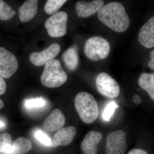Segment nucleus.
<instances>
[{
    "mask_svg": "<svg viewBox=\"0 0 154 154\" xmlns=\"http://www.w3.org/2000/svg\"><path fill=\"white\" fill-rule=\"evenodd\" d=\"M4 78L0 74V96L5 94L7 90V85Z\"/></svg>",
    "mask_w": 154,
    "mask_h": 154,
    "instance_id": "25",
    "label": "nucleus"
},
{
    "mask_svg": "<svg viewBox=\"0 0 154 154\" xmlns=\"http://www.w3.org/2000/svg\"><path fill=\"white\" fill-rule=\"evenodd\" d=\"M38 1H25L19 9V19L22 22H27L33 19L37 14Z\"/></svg>",
    "mask_w": 154,
    "mask_h": 154,
    "instance_id": "15",
    "label": "nucleus"
},
{
    "mask_svg": "<svg viewBox=\"0 0 154 154\" xmlns=\"http://www.w3.org/2000/svg\"><path fill=\"white\" fill-rule=\"evenodd\" d=\"M138 84L154 101V75L143 73L139 79Z\"/></svg>",
    "mask_w": 154,
    "mask_h": 154,
    "instance_id": "18",
    "label": "nucleus"
},
{
    "mask_svg": "<svg viewBox=\"0 0 154 154\" xmlns=\"http://www.w3.org/2000/svg\"><path fill=\"white\" fill-rule=\"evenodd\" d=\"M66 2V0H48L45 5L44 11L49 15L54 14Z\"/></svg>",
    "mask_w": 154,
    "mask_h": 154,
    "instance_id": "20",
    "label": "nucleus"
},
{
    "mask_svg": "<svg viewBox=\"0 0 154 154\" xmlns=\"http://www.w3.org/2000/svg\"><path fill=\"white\" fill-rule=\"evenodd\" d=\"M67 79V75L62 69L60 62L57 59H52L45 65L40 81L42 84L47 88H56L63 85Z\"/></svg>",
    "mask_w": 154,
    "mask_h": 154,
    "instance_id": "3",
    "label": "nucleus"
},
{
    "mask_svg": "<svg viewBox=\"0 0 154 154\" xmlns=\"http://www.w3.org/2000/svg\"><path fill=\"white\" fill-rule=\"evenodd\" d=\"M102 138L101 133L90 131L86 135L81 143V149L85 154H97L98 146Z\"/></svg>",
    "mask_w": 154,
    "mask_h": 154,
    "instance_id": "12",
    "label": "nucleus"
},
{
    "mask_svg": "<svg viewBox=\"0 0 154 154\" xmlns=\"http://www.w3.org/2000/svg\"><path fill=\"white\" fill-rule=\"evenodd\" d=\"M99 20L111 30L122 33L129 28L130 20L120 3L112 2L104 5L98 14Z\"/></svg>",
    "mask_w": 154,
    "mask_h": 154,
    "instance_id": "1",
    "label": "nucleus"
},
{
    "mask_svg": "<svg viewBox=\"0 0 154 154\" xmlns=\"http://www.w3.org/2000/svg\"><path fill=\"white\" fill-rule=\"evenodd\" d=\"M5 123L2 120H0V128H2L5 126Z\"/></svg>",
    "mask_w": 154,
    "mask_h": 154,
    "instance_id": "29",
    "label": "nucleus"
},
{
    "mask_svg": "<svg viewBox=\"0 0 154 154\" xmlns=\"http://www.w3.org/2000/svg\"><path fill=\"white\" fill-rule=\"evenodd\" d=\"M119 105L114 101L109 102L103 110L102 114V119L104 121L109 122Z\"/></svg>",
    "mask_w": 154,
    "mask_h": 154,
    "instance_id": "21",
    "label": "nucleus"
},
{
    "mask_svg": "<svg viewBox=\"0 0 154 154\" xmlns=\"http://www.w3.org/2000/svg\"><path fill=\"white\" fill-rule=\"evenodd\" d=\"M138 40L141 45L146 48L154 47V16L140 28Z\"/></svg>",
    "mask_w": 154,
    "mask_h": 154,
    "instance_id": "13",
    "label": "nucleus"
},
{
    "mask_svg": "<svg viewBox=\"0 0 154 154\" xmlns=\"http://www.w3.org/2000/svg\"><path fill=\"white\" fill-rule=\"evenodd\" d=\"M151 59L149 63L148 66L151 69L154 70V50L150 53Z\"/></svg>",
    "mask_w": 154,
    "mask_h": 154,
    "instance_id": "27",
    "label": "nucleus"
},
{
    "mask_svg": "<svg viewBox=\"0 0 154 154\" xmlns=\"http://www.w3.org/2000/svg\"><path fill=\"white\" fill-rule=\"evenodd\" d=\"M67 20V14L63 11L57 12L48 18L45 23L48 35L54 38L66 35Z\"/></svg>",
    "mask_w": 154,
    "mask_h": 154,
    "instance_id": "5",
    "label": "nucleus"
},
{
    "mask_svg": "<svg viewBox=\"0 0 154 154\" xmlns=\"http://www.w3.org/2000/svg\"><path fill=\"white\" fill-rule=\"evenodd\" d=\"M75 107L80 118L88 124L93 123L99 115V106L94 96L87 92H81L75 99Z\"/></svg>",
    "mask_w": 154,
    "mask_h": 154,
    "instance_id": "2",
    "label": "nucleus"
},
{
    "mask_svg": "<svg viewBox=\"0 0 154 154\" xmlns=\"http://www.w3.org/2000/svg\"><path fill=\"white\" fill-rule=\"evenodd\" d=\"M76 132V129L74 126L62 128L54 136L51 141V146L56 148L59 146L69 145L73 140Z\"/></svg>",
    "mask_w": 154,
    "mask_h": 154,
    "instance_id": "10",
    "label": "nucleus"
},
{
    "mask_svg": "<svg viewBox=\"0 0 154 154\" xmlns=\"http://www.w3.org/2000/svg\"><path fill=\"white\" fill-rule=\"evenodd\" d=\"M127 154H149V153L142 149H134L128 152Z\"/></svg>",
    "mask_w": 154,
    "mask_h": 154,
    "instance_id": "26",
    "label": "nucleus"
},
{
    "mask_svg": "<svg viewBox=\"0 0 154 154\" xmlns=\"http://www.w3.org/2000/svg\"><path fill=\"white\" fill-rule=\"evenodd\" d=\"M127 149L126 134L122 130L110 133L106 139V154H124Z\"/></svg>",
    "mask_w": 154,
    "mask_h": 154,
    "instance_id": "7",
    "label": "nucleus"
},
{
    "mask_svg": "<svg viewBox=\"0 0 154 154\" xmlns=\"http://www.w3.org/2000/svg\"><path fill=\"white\" fill-rule=\"evenodd\" d=\"M132 101L134 103L137 105H139L142 102L140 96L137 94H135L133 96Z\"/></svg>",
    "mask_w": 154,
    "mask_h": 154,
    "instance_id": "28",
    "label": "nucleus"
},
{
    "mask_svg": "<svg viewBox=\"0 0 154 154\" xmlns=\"http://www.w3.org/2000/svg\"><path fill=\"white\" fill-rule=\"evenodd\" d=\"M104 2L102 0H95L90 2L79 1L76 5L77 15L81 18L90 17L99 12L104 6Z\"/></svg>",
    "mask_w": 154,
    "mask_h": 154,
    "instance_id": "11",
    "label": "nucleus"
},
{
    "mask_svg": "<svg viewBox=\"0 0 154 154\" xmlns=\"http://www.w3.org/2000/svg\"><path fill=\"white\" fill-rule=\"evenodd\" d=\"M64 62L68 69L73 71L77 68L79 64V56L75 47L70 48L62 56Z\"/></svg>",
    "mask_w": 154,
    "mask_h": 154,
    "instance_id": "17",
    "label": "nucleus"
},
{
    "mask_svg": "<svg viewBox=\"0 0 154 154\" xmlns=\"http://www.w3.org/2000/svg\"><path fill=\"white\" fill-rule=\"evenodd\" d=\"M96 83L97 90L103 96L113 99L119 95L120 88L118 83L106 73L99 74L96 78Z\"/></svg>",
    "mask_w": 154,
    "mask_h": 154,
    "instance_id": "6",
    "label": "nucleus"
},
{
    "mask_svg": "<svg viewBox=\"0 0 154 154\" xmlns=\"http://www.w3.org/2000/svg\"><path fill=\"white\" fill-rule=\"evenodd\" d=\"M45 104V101L42 98L27 100L25 103V107L28 108L41 107L44 106Z\"/></svg>",
    "mask_w": 154,
    "mask_h": 154,
    "instance_id": "23",
    "label": "nucleus"
},
{
    "mask_svg": "<svg viewBox=\"0 0 154 154\" xmlns=\"http://www.w3.org/2000/svg\"><path fill=\"white\" fill-rule=\"evenodd\" d=\"M34 137L46 146H51V141L49 137L41 130L37 131L34 134Z\"/></svg>",
    "mask_w": 154,
    "mask_h": 154,
    "instance_id": "24",
    "label": "nucleus"
},
{
    "mask_svg": "<svg viewBox=\"0 0 154 154\" xmlns=\"http://www.w3.org/2000/svg\"><path fill=\"white\" fill-rule=\"evenodd\" d=\"M32 148L31 141L23 137L15 140L5 154H25L30 151Z\"/></svg>",
    "mask_w": 154,
    "mask_h": 154,
    "instance_id": "16",
    "label": "nucleus"
},
{
    "mask_svg": "<svg viewBox=\"0 0 154 154\" xmlns=\"http://www.w3.org/2000/svg\"><path fill=\"white\" fill-rule=\"evenodd\" d=\"M60 48L57 43H54L40 52H33L29 57L31 63L37 66H41L58 54Z\"/></svg>",
    "mask_w": 154,
    "mask_h": 154,
    "instance_id": "9",
    "label": "nucleus"
},
{
    "mask_svg": "<svg viewBox=\"0 0 154 154\" xmlns=\"http://www.w3.org/2000/svg\"><path fill=\"white\" fill-rule=\"evenodd\" d=\"M65 122V117L63 113L60 109L56 108L45 119L43 127L47 131L54 132L63 128Z\"/></svg>",
    "mask_w": 154,
    "mask_h": 154,
    "instance_id": "14",
    "label": "nucleus"
},
{
    "mask_svg": "<svg viewBox=\"0 0 154 154\" xmlns=\"http://www.w3.org/2000/svg\"><path fill=\"white\" fill-rule=\"evenodd\" d=\"M4 103L3 102L2 100L1 99H0V110L2 109V108L4 107Z\"/></svg>",
    "mask_w": 154,
    "mask_h": 154,
    "instance_id": "30",
    "label": "nucleus"
},
{
    "mask_svg": "<svg viewBox=\"0 0 154 154\" xmlns=\"http://www.w3.org/2000/svg\"><path fill=\"white\" fill-rule=\"evenodd\" d=\"M12 143L11 135L8 133L0 134V153H5L10 147Z\"/></svg>",
    "mask_w": 154,
    "mask_h": 154,
    "instance_id": "22",
    "label": "nucleus"
},
{
    "mask_svg": "<svg viewBox=\"0 0 154 154\" xmlns=\"http://www.w3.org/2000/svg\"><path fill=\"white\" fill-rule=\"evenodd\" d=\"M110 47L108 42L100 36H95L86 42L84 51L87 57L91 60L104 59L109 55Z\"/></svg>",
    "mask_w": 154,
    "mask_h": 154,
    "instance_id": "4",
    "label": "nucleus"
},
{
    "mask_svg": "<svg viewBox=\"0 0 154 154\" xmlns=\"http://www.w3.org/2000/svg\"><path fill=\"white\" fill-rule=\"evenodd\" d=\"M18 62L15 55L4 48L0 47V74L4 78H11L17 71Z\"/></svg>",
    "mask_w": 154,
    "mask_h": 154,
    "instance_id": "8",
    "label": "nucleus"
},
{
    "mask_svg": "<svg viewBox=\"0 0 154 154\" xmlns=\"http://www.w3.org/2000/svg\"><path fill=\"white\" fill-rule=\"evenodd\" d=\"M16 14L13 8L3 1L0 0V20L7 21L12 19Z\"/></svg>",
    "mask_w": 154,
    "mask_h": 154,
    "instance_id": "19",
    "label": "nucleus"
}]
</instances>
